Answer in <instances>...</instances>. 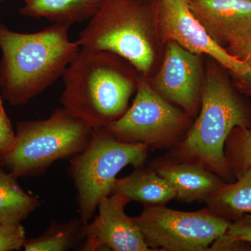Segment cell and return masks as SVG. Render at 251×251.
Here are the masks:
<instances>
[{
	"label": "cell",
	"instance_id": "12",
	"mask_svg": "<svg viewBox=\"0 0 251 251\" xmlns=\"http://www.w3.org/2000/svg\"><path fill=\"white\" fill-rule=\"evenodd\" d=\"M191 12L221 47L251 35V0H188Z\"/></svg>",
	"mask_w": 251,
	"mask_h": 251
},
{
	"label": "cell",
	"instance_id": "10",
	"mask_svg": "<svg viewBox=\"0 0 251 251\" xmlns=\"http://www.w3.org/2000/svg\"><path fill=\"white\" fill-rule=\"evenodd\" d=\"M130 201L119 193H112L99 202L98 215L84 225L85 242L77 251H150L141 230L133 218L126 214Z\"/></svg>",
	"mask_w": 251,
	"mask_h": 251
},
{
	"label": "cell",
	"instance_id": "13",
	"mask_svg": "<svg viewBox=\"0 0 251 251\" xmlns=\"http://www.w3.org/2000/svg\"><path fill=\"white\" fill-rule=\"evenodd\" d=\"M157 173L174 188L176 198L186 202L206 200L226 184L219 175L196 163L164 166Z\"/></svg>",
	"mask_w": 251,
	"mask_h": 251
},
{
	"label": "cell",
	"instance_id": "4",
	"mask_svg": "<svg viewBox=\"0 0 251 251\" xmlns=\"http://www.w3.org/2000/svg\"><path fill=\"white\" fill-rule=\"evenodd\" d=\"M237 127L251 128V110L224 74L211 72L202 92L199 116L181 146L185 156L226 181L234 179L225 146Z\"/></svg>",
	"mask_w": 251,
	"mask_h": 251
},
{
	"label": "cell",
	"instance_id": "3",
	"mask_svg": "<svg viewBox=\"0 0 251 251\" xmlns=\"http://www.w3.org/2000/svg\"><path fill=\"white\" fill-rule=\"evenodd\" d=\"M158 0H105L80 31V48L120 56L147 75L155 59L153 23Z\"/></svg>",
	"mask_w": 251,
	"mask_h": 251
},
{
	"label": "cell",
	"instance_id": "23",
	"mask_svg": "<svg viewBox=\"0 0 251 251\" xmlns=\"http://www.w3.org/2000/svg\"><path fill=\"white\" fill-rule=\"evenodd\" d=\"M226 49L231 55L251 66V35L234 41Z\"/></svg>",
	"mask_w": 251,
	"mask_h": 251
},
{
	"label": "cell",
	"instance_id": "24",
	"mask_svg": "<svg viewBox=\"0 0 251 251\" xmlns=\"http://www.w3.org/2000/svg\"><path fill=\"white\" fill-rule=\"evenodd\" d=\"M210 249L211 251H251V244L232 239L224 234L212 243Z\"/></svg>",
	"mask_w": 251,
	"mask_h": 251
},
{
	"label": "cell",
	"instance_id": "14",
	"mask_svg": "<svg viewBox=\"0 0 251 251\" xmlns=\"http://www.w3.org/2000/svg\"><path fill=\"white\" fill-rule=\"evenodd\" d=\"M105 0H29L20 14L52 23L72 25L88 21Z\"/></svg>",
	"mask_w": 251,
	"mask_h": 251
},
{
	"label": "cell",
	"instance_id": "25",
	"mask_svg": "<svg viewBox=\"0 0 251 251\" xmlns=\"http://www.w3.org/2000/svg\"><path fill=\"white\" fill-rule=\"evenodd\" d=\"M239 77L242 79L243 82L247 85L249 92L251 94V66H250L247 72L244 75H242V76H239Z\"/></svg>",
	"mask_w": 251,
	"mask_h": 251
},
{
	"label": "cell",
	"instance_id": "22",
	"mask_svg": "<svg viewBox=\"0 0 251 251\" xmlns=\"http://www.w3.org/2000/svg\"><path fill=\"white\" fill-rule=\"evenodd\" d=\"M225 234L232 239L251 244V213L232 221Z\"/></svg>",
	"mask_w": 251,
	"mask_h": 251
},
{
	"label": "cell",
	"instance_id": "6",
	"mask_svg": "<svg viewBox=\"0 0 251 251\" xmlns=\"http://www.w3.org/2000/svg\"><path fill=\"white\" fill-rule=\"evenodd\" d=\"M149 148L146 144L120 141L105 128L92 130L88 145L70 158L69 166L84 225L92 221L100 201L112 194L119 173L129 165L140 168Z\"/></svg>",
	"mask_w": 251,
	"mask_h": 251
},
{
	"label": "cell",
	"instance_id": "2",
	"mask_svg": "<svg viewBox=\"0 0 251 251\" xmlns=\"http://www.w3.org/2000/svg\"><path fill=\"white\" fill-rule=\"evenodd\" d=\"M122 59L107 51L80 48L62 75V108L92 130L118 120L139 82Z\"/></svg>",
	"mask_w": 251,
	"mask_h": 251
},
{
	"label": "cell",
	"instance_id": "9",
	"mask_svg": "<svg viewBox=\"0 0 251 251\" xmlns=\"http://www.w3.org/2000/svg\"><path fill=\"white\" fill-rule=\"evenodd\" d=\"M156 23L163 41H175L192 53L208 54L237 77L250 67L211 39L191 12L188 0H158Z\"/></svg>",
	"mask_w": 251,
	"mask_h": 251
},
{
	"label": "cell",
	"instance_id": "15",
	"mask_svg": "<svg viewBox=\"0 0 251 251\" xmlns=\"http://www.w3.org/2000/svg\"><path fill=\"white\" fill-rule=\"evenodd\" d=\"M112 193L148 205H163L176 198L174 188L165 178L157 172L143 169L117 179Z\"/></svg>",
	"mask_w": 251,
	"mask_h": 251
},
{
	"label": "cell",
	"instance_id": "16",
	"mask_svg": "<svg viewBox=\"0 0 251 251\" xmlns=\"http://www.w3.org/2000/svg\"><path fill=\"white\" fill-rule=\"evenodd\" d=\"M209 209L231 222L251 213V168L205 200Z\"/></svg>",
	"mask_w": 251,
	"mask_h": 251
},
{
	"label": "cell",
	"instance_id": "17",
	"mask_svg": "<svg viewBox=\"0 0 251 251\" xmlns=\"http://www.w3.org/2000/svg\"><path fill=\"white\" fill-rule=\"evenodd\" d=\"M17 179L0 168V224H20L40 206L38 198L26 193Z\"/></svg>",
	"mask_w": 251,
	"mask_h": 251
},
{
	"label": "cell",
	"instance_id": "11",
	"mask_svg": "<svg viewBox=\"0 0 251 251\" xmlns=\"http://www.w3.org/2000/svg\"><path fill=\"white\" fill-rule=\"evenodd\" d=\"M201 75L198 54L171 41L161 70L151 85L163 98L193 115L197 111Z\"/></svg>",
	"mask_w": 251,
	"mask_h": 251
},
{
	"label": "cell",
	"instance_id": "26",
	"mask_svg": "<svg viewBox=\"0 0 251 251\" xmlns=\"http://www.w3.org/2000/svg\"><path fill=\"white\" fill-rule=\"evenodd\" d=\"M0 1H1V0H0ZM18 1H23L24 3H27L29 0H18Z\"/></svg>",
	"mask_w": 251,
	"mask_h": 251
},
{
	"label": "cell",
	"instance_id": "19",
	"mask_svg": "<svg viewBox=\"0 0 251 251\" xmlns=\"http://www.w3.org/2000/svg\"><path fill=\"white\" fill-rule=\"evenodd\" d=\"M225 154L234 179L251 169V128H234L226 141Z\"/></svg>",
	"mask_w": 251,
	"mask_h": 251
},
{
	"label": "cell",
	"instance_id": "7",
	"mask_svg": "<svg viewBox=\"0 0 251 251\" xmlns=\"http://www.w3.org/2000/svg\"><path fill=\"white\" fill-rule=\"evenodd\" d=\"M133 220L151 251L209 250L232 223L210 209L186 212L163 205H148Z\"/></svg>",
	"mask_w": 251,
	"mask_h": 251
},
{
	"label": "cell",
	"instance_id": "21",
	"mask_svg": "<svg viewBox=\"0 0 251 251\" xmlns=\"http://www.w3.org/2000/svg\"><path fill=\"white\" fill-rule=\"evenodd\" d=\"M2 99L0 95V154L9 151L16 138V132L5 111Z\"/></svg>",
	"mask_w": 251,
	"mask_h": 251
},
{
	"label": "cell",
	"instance_id": "5",
	"mask_svg": "<svg viewBox=\"0 0 251 251\" xmlns=\"http://www.w3.org/2000/svg\"><path fill=\"white\" fill-rule=\"evenodd\" d=\"M92 130L63 108L46 120L18 122L14 145L0 154V168L16 178L43 174L54 162L83 151Z\"/></svg>",
	"mask_w": 251,
	"mask_h": 251
},
{
	"label": "cell",
	"instance_id": "18",
	"mask_svg": "<svg viewBox=\"0 0 251 251\" xmlns=\"http://www.w3.org/2000/svg\"><path fill=\"white\" fill-rule=\"evenodd\" d=\"M84 224L80 219L64 224L52 222L39 237L26 239V251H67L74 249L84 238Z\"/></svg>",
	"mask_w": 251,
	"mask_h": 251
},
{
	"label": "cell",
	"instance_id": "1",
	"mask_svg": "<svg viewBox=\"0 0 251 251\" xmlns=\"http://www.w3.org/2000/svg\"><path fill=\"white\" fill-rule=\"evenodd\" d=\"M67 25L34 33L12 31L0 23V90L13 106L25 105L62 77L80 47Z\"/></svg>",
	"mask_w": 251,
	"mask_h": 251
},
{
	"label": "cell",
	"instance_id": "20",
	"mask_svg": "<svg viewBox=\"0 0 251 251\" xmlns=\"http://www.w3.org/2000/svg\"><path fill=\"white\" fill-rule=\"evenodd\" d=\"M26 239L25 229L21 223L0 224V251L21 250Z\"/></svg>",
	"mask_w": 251,
	"mask_h": 251
},
{
	"label": "cell",
	"instance_id": "8",
	"mask_svg": "<svg viewBox=\"0 0 251 251\" xmlns=\"http://www.w3.org/2000/svg\"><path fill=\"white\" fill-rule=\"evenodd\" d=\"M186 121L184 114L161 97L151 84L139 80L132 105L105 129L120 141L156 146L170 143Z\"/></svg>",
	"mask_w": 251,
	"mask_h": 251
}]
</instances>
